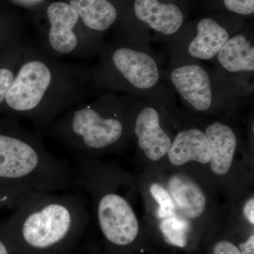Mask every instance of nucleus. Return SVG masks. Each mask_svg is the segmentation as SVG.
Segmentation results:
<instances>
[{
  "label": "nucleus",
  "instance_id": "nucleus-17",
  "mask_svg": "<svg viewBox=\"0 0 254 254\" xmlns=\"http://www.w3.org/2000/svg\"><path fill=\"white\" fill-rule=\"evenodd\" d=\"M24 41L21 39L15 42L11 47L6 63L0 66V105L4 103L16 73L22 61L24 53Z\"/></svg>",
  "mask_w": 254,
  "mask_h": 254
},
{
  "label": "nucleus",
  "instance_id": "nucleus-10",
  "mask_svg": "<svg viewBox=\"0 0 254 254\" xmlns=\"http://www.w3.org/2000/svg\"><path fill=\"white\" fill-rule=\"evenodd\" d=\"M130 15L121 20L118 35L150 45L167 44L185 25L186 14L181 5L166 0H132Z\"/></svg>",
  "mask_w": 254,
  "mask_h": 254
},
{
  "label": "nucleus",
  "instance_id": "nucleus-11",
  "mask_svg": "<svg viewBox=\"0 0 254 254\" xmlns=\"http://www.w3.org/2000/svg\"><path fill=\"white\" fill-rule=\"evenodd\" d=\"M240 16H206L190 26L185 25L171 41L165 44L170 57H185L198 61H211L230 37L245 26Z\"/></svg>",
  "mask_w": 254,
  "mask_h": 254
},
{
  "label": "nucleus",
  "instance_id": "nucleus-23",
  "mask_svg": "<svg viewBox=\"0 0 254 254\" xmlns=\"http://www.w3.org/2000/svg\"><path fill=\"white\" fill-rule=\"evenodd\" d=\"M0 254H16L4 227V222L0 221Z\"/></svg>",
  "mask_w": 254,
  "mask_h": 254
},
{
  "label": "nucleus",
  "instance_id": "nucleus-12",
  "mask_svg": "<svg viewBox=\"0 0 254 254\" xmlns=\"http://www.w3.org/2000/svg\"><path fill=\"white\" fill-rule=\"evenodd\" d=\"M223 81L247 96L254 93V35L245 26L229 38L210 61Z\"/></svg>",
  "mask_w": 254,
  "mask_h": 254
},
{
  "label": "nucleus",
  "instance_id": "nucleus-9",
  "mask_svg": "<svg viewBox=\"0 0 254 254\" xmlns=\"http://www.w3.org/2000/svg\"><path fill=\"white\" fill-rule=\"evenodd\" d=\"M173 96V91L145 98L131 96V139L136 141L137 148L150 161L165 158L173 143L175 136H172L165 121Z\"/></svg>",
  "mask_w": 254,
  "mask_h": 254
},
{
  "label": "nucleus",
  "instance_id": "nucleus-2",
  "mask_svg": "<svg viewBox=\"0 0 254 254\" xmlns=\"http://www.w3.org/2000/svg\"><path fill=\"white\" fill-rule=\"evenodd\" d=\"M4 227L16 254H71L91 215L81 195L28 190Z\"/></svg>",
  "mask_w": 254,
  "mask_h": 254
},
{
  "label": "nucleus",
  "instance_id": "nucleus-22",
  "mask_svg": "<svg viewBox=\"0 0 254 254\" xmlns=\"http://www.w3.org/2000/svg\"><path fill=\"white\" fill-rule=\"evenodd\" d=\"M213 254H242L240 249L231 241L227 240H219L214 245Z\"/></svg>",
  "mask_w": 254,
  "mask_h": 254
},
{
  "label": "nucleus",
  "instance_id": "nucleus-25",
  "mask_svg": "<svg viewBox=\"0 0 254 254\" xmlns=\"http://www.w3.org/2000/svg\"><path fill=\"white\" fill-rule=\"evenodd\" d=\"M241 253L242 254H254V235L252 234L243 243L239 245Z\"/></svg>",
  "mask_w": 254,
  "mask_h": 254
},
{
  "label": "nucleus",
  "instance_id": "nucleus-13",
  "mask_svg": "<svg viewBox=\"0 0 254 254\" xmlns=\"http://www.w3.org/2000/svg\"><path fill=\"white\" fill-rule=\"evenodd\" d=\"M211 149L210 167L217 176L230 172L238 146V136L235 128L227 122L215 120L205 124L203 128Z\"/></svg>",
  "mask_w": 254,
  "mask_h": 254
},
{
  "label": "nucleus",
  "instance_id": "nucleus-8",
  "mask_svg": "<svg viewBox=\"0 0 254 254\" xmlns=\"http://www.w3.org/2000/svg\"><path fill=\"white\" fill-rule=\"evenodd\" d=\"M47 26L41 33V49L53 58L98 56L107 42L91 34L68 2L57 1L46 7Z\"/></svg>",
  "mask_w": 254,
  "mask_h": 254
},
{
  "label": "nucleus",
  "instance_id": "nucleus-24",
  "mask_svg": "<svg viewBox=\"0 0 254 254\" xmlns=\"http://www.w3.org/2000/svg\"><path fill=\"white\" fill-rule=\"evenodd\" d=\"M244 215H245L247 221L250 222L252 226L254 225V196L251 197L250 199L246 202L243 209Z\"/></svg>",
  "mask_w": 254,
  "mask_h": 254
},
{
  "label": "nucleus",
  "instance_id": "nucleus-19",
  "mask_svg": "<svg viewBox=\"0 0 254 254\" xmlns=\"http://www.w3.org/2000/svg\"><path fill=\"white\" fill-rule=\"evenodd\" d=\"M150 193L152 198L158 204L157 215L160 220L172 216L176 212L175 203L168 190L160 184H152L150 187Z\"/></svg>",
  "mask_w": 254,
  "mask_h": 254
},
{
  "label": "nucleus",
  "instance_id": "nucleus-1",
  "mask_svg": "<svg viewBox=\"0 0 254 254\" xmlns=\"http://www.w3.org/2000/svg\"><path fill=\"white\" fill-rule=\"evenodd\" d=\"M94 95L91 68L53 58L26 43L16 77L1 105L10 116L28 120L44 131L66 110Z\"/></svg>",
  "mask_w": 254,
  "mask_h": 254
},
{
  "label": "nucleus",
  "instance_id": "nucleus-5",
  "mask_svg": "<svg viewBox=\"0 0 254 254\" xmlns=\"http://www.w3.org/2000/svg\"><path fill=\"white\" fill-rule=\"evenodd\" d=\"M91 68L96 95L118 93L136 97L155 96L173 91L162 62L151 46L118 35L106 43Z\"/></svg>",
  "mask_w": 254,
  "mask_h": 254
},
{
  "label": "nucleus",
  "instance_id": "nucleus-18",
  "mask_svg": "<svg viewBox=\"0 0 254 254\" xmlns=\"http://www.w3.org/2000/svg\"><path fill=\"white\" fill-rule=\"evenodd\" d=\"M160 228L164 237L170 243L178 246H183L185 244L186 222L177 217L175 213L169 218L161 220Z\"/></svg>",
  "mask_w": 254,
  "mask_h": 254
},
{
  "label": "nucleus",
  "instance_id": "nucleus-26",
  "mask_svg": "<svg viewBox=\"0 0 254 254\" xmlns=\"http://www.w3.org/2000/svg\"><path fill=\"white\" fill-rule=\"evenodd\" d=\"M18 4L24 6H35L41 4L45 0H14Z\"/></svg>",
  "mask_w": 254,
  "mask_h": 254
},
{
  "label": "nucleus",
  "instance_id": "nucleus-15",
  "mask_svg": "<svg viewBox=\"0 0 254 254\" xmlns=\"http://www.w3.org/2000/svg\"><path fill=\"white\" fill-rule=\"evenodd\" d=\"M82 24L93 36L105 40V35L121 17L118 3L113 0H69Z\"/></svg>",
  "mask_w": 254,
  "mask_h": 254
},
{
  "label": "nucleus",
  "instance_id": "nucleus-6",
  "mask_svg": "<svg viewBox=\"0 0 254 254\" xmlns=\"http://www.w3.org/2000/svg\"><path fill=\"white\" fill-rule=\"evenodd\" d=\"M78 187L91 193L97 223L109 254H128L140 225L131 203L115 189L109 170L97 159H75Z\"/></svg>",
  "mask_w": 254,
  "mask_h": 254
},
{
  "label": "nucleus",
  "instance_id": "nucleus-20",
  "mask_svg": "<svg viewBox=\"0 0 254 254\" xmlns=\"http://www.w3.org/2000/svg\"><path fill=\"white\" fill-rule=\"evenodd\" d=\"M222 10L235 16L246 17L254 15V0H220Z\"/></svg>",
  "mask_w": 254,
  "mask_h": 254
},
{
  "label": "nucleus",
  "instance_id": "nucleus-4",
  "mask_svg": "<svg viewBox=\"0 0 254 254\" xmlns=\"http://www.w3.org/2000/svg\"><path fill=\"white\" fill-rule=\"evenodd\" d=\"M21 187L40 192L77 189V171L50 153L41 136L14 117L0 120V188Z\"/></svg>",
  "mask_w": 254,
  "mask_h": 254
},
{
  "label": "nucleus",
  "instance_id": "nucleus-21",
  "mask_svg": "<svg viewBox=\"0 0 254 254\" xmlns=\"http://www.w3.org/2000/svg\"><path fill=\"white\" fill-rule=\"evenodd\" d=\"M21 187H3L0 188V210L13 208L17 205L23 194L28 191Z\"/></svg>",
  "mask_w": 254,
  "mask_h": 254
},
{
  "label": "nucleus",
  "instance_id": "nucleus-16",
  "mask_svg": "<svg viewBox=\"0 0 254 254\" xmlns=\"http://www.w3.org/2000/svg\"><path fill=\"white\" fill-rule=\"evenodd\" d=\"M167 190L175 209L185 218L194 220L204 215L208 205L206 195L192 179L180 174L174 175L169 179Z\"/></svg>",
  "mask_w": 254,
  "mask_h": 254
},
{
  "label": "nucleus",
  "instance_id": "nucleus-7",
  "mask_svg": "<svg viewBox=\"0 0 254 254\" xmlns=\"http://www.w3.org/2000/svg\"><path fill=\"white\" fill-rule=\"evenodd\" d=\"M165 77L187 108L196 115H218L240 106L250 96L223 81L213 68L185 57H170Z\"/></svg>",
  "mask_w": 254,
  "mask_h": 254
},
{
  "label": "nucleus",
  "instance_id": "nucleus-14",
  "mask_svg": "<svg viewBox=\"0 0 254 254\" xmlns=\"http://www.w3.org/2000/svg\"><path fill=\"white\" fill-rule=\"evenodd\" d=\"M169 161L175 167L195 162L208 165L211 159V149L203 128L189 127L182 128L174 136L168 154Z\"/></svg>",
  "mask_w": 254,
  "mask_h": 254
},
{
  "label": "nucleus",
  "instance_id": "nucleus-3",
  "mask_svg": "<svg viewBox=\"0 0 254 254\" xmlns=\"http://www.w3.org/2000/svg\"><path fill=\"white\" fill-rule=\"evenodd\" d=\"M131 96L105 93L66 110L45 133L67 148L73 159H96L115 151L131 139Z\"/></svg>",
  "mask_w": 254,
  "mask_h": 254
}]
</instances>
